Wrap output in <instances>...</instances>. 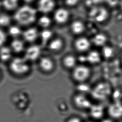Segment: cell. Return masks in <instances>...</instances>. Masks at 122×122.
I'll use <instances>...</instances> for the list:
<instances>
[{
    "mask_svg": "<svg viewBox=\"0 0 122 122\" xmlns=\"http://www.w3.org/2000/svg\"><path fill=\"white\" fill-rule=\"evenodd\" d=\"M38 13L36 7L32 5L23 4L14 11L13 19L18 25L29 26L36 21Z\"/></svg>",
    "mask_w": 122,
    "mask_h": 122,
    "instance_id": "cell-1",
    "label": "cell"
},
{
    "mask_svg": "<svg viewBox=\"0 0 122 122\" xmlns=\"http://www.w3.org/2000/svg\"><path fill=\"white\" fill-rule=\"evenodd\" d=\"M28 61L25 58L17 57L12 60L9 68L14 74L21 76L25 74L30 71V67Z\"/></svg>",
    "mask_w": 122,
    "mask_h": 122,
    "instance_id": "cell-2",
    "label": "cell"
},
{
    "mask_svg": "<svg viewBox=\"0 0 122 122\" xmlns=\"http://www.w3.org/2000/svg\"><path fill=\"white\" fill-rule=\"evenodd\" d=\"M52 14L53 20L59 25H64L67 23L71 16L69 8L64 5L57 6Z\"/></svg>",
    "mask_w": 122,
    "mask_h": 122,
    "instance_id": "cell-3",
    "label": "cell"
},
{
    "mask_svg": "<svg viewBox=\"0 0 122 122\" xmlns=\"http://www.w3.org/2000/svg\"><path fill=\"white\" fill-rule=\"evenodd\" d=\"M57 0H37L35 7L38 13L49 15L57 7Z\"/></svg>",
    "mask_w": 122,
    "mask_h": 122,
    "instance_id": "cell-4",
    "label": "cell"
},
{
    "mask_svg": "<svg viewBox=\"0 0 122 122\" xmlns=\"http://www.w3.org/2000/svg\"><path fill=\"white\" fill-rule=\"evenodd\" d=\"M91 75V70L87 66L80 65L76 66L73 70V79L78 82H82L88 78Z\"/></svg>",
    "mask_w": 122,
    "mask_h": 122,
    "instance_id": "cell-5",
    "label": "cell"
},
{
    "mask_svg": "<svg viewBox=\"0 0 122 122\" xmlns=\"http://www.w3.org/2000/svg\"><path fill=\"white\" fill-rule=\"evenodd\" d=\"M110 92V88L107 84L101 83L98 84L92 91V96L95 99H103Z\"/></svg>",
    "mask_w": 122,
    "mask_h": 122,
    "instance_id": "cell-6",
    "label": "cell"
},
{
    "mask_svg": "<svg viewBox=\"0 0 122 122\" xmlns=\"http://www.w3.org/2000/svg\"><path fill=\"white\" fill-rule=\"evenodd\" d=\"M89 17L94 21L101 23L104 21L107 17V12L102 8L92 9L89 13Z\"/></svg>",
    "mask_w": 122,
    "mask_h": 122,
    "instance_id": "cell-7",
    "label": "cell"
},
{
    "mask_svg": "<svg viewBox=\"0 0 122 122\" xmlns=\"http://www.w3.org/2000/svg\"><path fill=\"white\" fill-rule=\"evenodd\" d=\"M41 54V48L38 45H32L27 48L25 52L24 58L28 61H35Z\"/></svg>",
    "mask_w": 122,
    "mask_h": 122,
    "instance_id": "cell-8",
    "label": "cell"
},
{
    "mask_svg": "<svg viewBox=\"0 0 122 122\" xmlns=\"http://www.w3.org/2000/svg\"><path fill=\"white\" fill-rule=\"evenodd\" d=\"M74 102L78 107L81 109L90 108L92 105L87 97L82 93L77 95L75 97Z\"/></svg>",
    "mask_w": 122,
    "mask_h": 122,
    "instance_id": "cell-9",
    "label": "cell"
},
{
    "mask_svg": "<svg viewBox=\"0 0 122 122\" xmlns=\"http://www.w3.org/2000/svg\"><path fill=\"white\" fill-rule=\"evenodd\" d=\"M74 46L78 51L84 52L89 49L91 46V42L86 38L80 37L75 42Z\"/></svg>",
    "mask_w": 122,
    "mask_h": 122,
    "instance_id": "cell-10",
    "label": "cell"
},
{
    "mask_svg": "<svg viewBox=\"0 0 122 122\" xmlns=\"http://www.w3.org/2000/svg\"><path fill=\"white\" fill-rule=\"evenodd\" d=\"M23 38L28 42H33L36 40L39 36L38 30L36 28L31 27L27 29L23 32Z\"/></svg>",
    "mask_w": 122,
    "mask_h": 122,
    "instance_id": "cell-11",
    "label": "cell"
},
{
    "mask_svg": "<svg viewBox=\"0 0 122 122\" xmlns=\"http://www.w3.org/2000/svg\"><path fill=\"white\" fill-rule=\"evenodd\" d=\"M110 116L114 118H119L122 117V105L116 102L111 105L108 108Z\"/></svg>",
    "mask_w": 122,
    "mask_h": 122,
    "instance_id": "cell-12",
    "label": "cell"
},
{
    "mask_svg": "<svg viewBox=\"0 0 122 122\" xmlns=\"http://www.w3.org/2000/svg\"><path fill=\"white\" fill-rule=\"evenodd\" d=\"M39 65L42 71L46 72L52 71L54 68V63L53 61L48 57H43L40 59Z\"/></svg>",
    "mask_w": 122,
    "mask_h": 122,
    "instance_id": "cell-13",
    "label": "cell"
},
{
    "mask_svg": "<svg viewBox=\"0 0 122 122\" xmlns=\"http://www.w3.org/2000/svg\"><path fill=\"white\" fill-rule=\"evenodd\" d=\"M85 25L83 22L79 20H73L71 25V29L73 33L76 35L82 33L85 30Z\"/></svg>",
    "mask_w": 122,
    "mask_h": 122,
    "instance_id": "cell-14",
    "label": "cell"
},
{
    "mask_svg": "<svg viewBox=\"0 0 122 122\" xmlns=\"http://www.w3.org/2000/svg\"><path fill=\"white\" fill-rule=\"evenodd\" d=\"M53 18L50 17L47 14H41L40 16L38 17L36 21L38 25L44 29L49 28L52 23Z\"/></svg>",
    "mask_w": 122,
    "mask_h": 122,
    "instance_id": "cell-15",
    "label": "cell"
},
{
    "mask_svg": "<svg viewBox=\"0 0 122 122\" xmlns=\"http://www.w3.org/2000/svg\"><path fill=\"white\" fill-rule=\"evenodd\" d=\"M20 0H2L1 5L8 11H15L20 6Z\"/></svg>",
    "mask_w": 122,
    "mask_h": 122,
    "instance_id": "cell-16",
    "label": "cell"
},
{
    "mask_svg": "<svg viewBox=\"0 0 122 122\" xmlns=\"http://www.w3.org/2000/svg\"><path fill=\"white\" fill-rule=\"evenodd\" d=\"M12 51L10 47L2 46L0 47V60L3 62H7L11 58Z\"/></svg>",
    "mask_w": 122,
    "mask_h": 122,
    "instance_id": "cell-17",
    "label": "cell"
},
{
    "mask_svg": "<svg viewBox=\"0 0 122 122\" xmlns=\"http://www.w3.org/2000/svg\"><path fill=\"white\" fill-rule=\"evenodd\" d=\"M90 113L92 117L95 119H100L104 113L103 108L100 105H92L90 107Z\"/></svg>",
    "mask_w": 122,
    "mask_h": 122,
    "instance_id": "cell-18",
    "label": "cell"
},
{
    "mask_svg": "<svg viewBox=\"0 0 122 122\" xmlns=\"http://www.w3.org/2000/svg\"><path fill=\"white\" fill-rule=\"evenodd\" d=\"M86 61L92 64H96L101 61V55L97 51H92L90 52L86 56Z\"/></svg>",
    "mask_w": 122,
    "mask_h": 122,
    "instance_id": "cell-19",
    "label": "cell"
},
{
    "mask_svg": "<svg viewBox=\"0 0 122 122\" xmlns=\"http://www.w3.org/2000/svg\"><path fill=\"white\" fill-rule=\"evenodd\" d=\"M10 48L13 52L18 53H21L24 50V44L21 40L15 39L11 42Z\"/></svg>",
    "mask_w": 122,
    "mask_h": 122,
    "instance_id": "cell-20",
    "label": "cell"
},
{
    "mask_svg": "<svg viewBox=\"0 0 122 122\" xmlns=\"http://www.w3.org/2000/svg\"><path fill=\"white\" fill-rule=\"evenodd\" d=\"M63 42L60 38H55L52 40L49 45V48L51 51L54 52L59 51L63 48Z\"/></svg>",
    "mask_w": 122,
    "mask_h": 122,
    "instance_id": "cell-21",
    "label": "cell"
},
{
    "mask_svg": "<svg viewBox=\"0 0 122 122\" xmlns=\"http://www.w3.org/2000/svg\"><path fill=\"white\" fill-rule=\"evenodd\" d=\"M76 58L72 55H68L66 56L63 60V63L66 68H72L76 67Z\"/></svg>",
    "mask_w": 122,
    "mask_h": 122,
    "instance_id": "cell-22",
    "label": "cell"
},
{
    "mask_svg": "<svg viewBox=\"0 0 122 122\" xmlns=\"http://www.w3.org/2000/svg\"><path fill=\"white\" fill-rule=\"evenodd\" d=\"M107 41V38L105 35L99 33L94 36L92 39V43L96 46H101L104 45Z\"/></svg>",
    "mask_w": 122,
    "mask_h": 122,
    "instance_id": "cell-23",
    "label": "cell"
},
{
    "mask_svg": "<svg viewBox=\"0 0 122 122\" xmlns=\"http://www.w3.org/2000/svg\"><path fill=\"white\" fill-rule=\"evenodd\" d=\"M8 33L10 36L14 38H17L23 33L21 28L16 25H11L8 28Z\"/></svg>",
    "mask_w": 122,
    "mask_h": 122,
    "instance_id": "cell-24",
    "label": "cell"
},
{
    "mask_svg": "<svg viewBox=\"0 0 122 122\" xmlns=\"http://www.w3.org/2000/svg\"><path fill=\"white\" fill-rule=\"evenodd\" d=\"M11 18L10 15L5 13H0V27H6L10 25Z\"/></svg>",
    "mask_w": 122,
    "mask_h": 122,
    "instance_id": "cell-25",
    "label": "cell"
},
{
    "mask_svg": "<svg viewBox=\"0 0 122 122\" xmlns=\"http://www.w3.org/2000/svg\"><path fill=\"white\" fill-rule=\"evenodd\" d=\"M53 36V33L47 28L44 29L40 33V37L43 45L46 44L49 41Z\"/></svg>",
    "mask_w": 122,
    "mask_h": 122,
    "instance_id": "cell-26",
    "label": "cell"
},
{
    "mask_svg": "<svg viewBox=\"0 0 122 122\" xmlns=\"http://www.w3.org/2000/svg\"><path fill=\"white\" fill-rule=\"evenodd\" d=\"M81 0H63V5L70 9L78 6Z\"/></svg>",
    "mask_w": 122,
    "mask_h": 122,
    "instance_id": "cell-27",
    "label": "cell"
},
{
    "mask_svg": "<svg viewBox=\"0 0 122 122\" xmlns=\"http://www.w3.org/2000/svg\"><path fill=\"white\" fill-rule=\"evenodd\" d=\"M81 83L78 85L77 86V90L78 91L81 92L82 93H85L89 92L90 90V88L87 84L83 83L82 82H81Z\"/></svg>",
    "mask_w": 122,
    "mask_h": 122,
    "instance_id": "cell-28",
    "label": "cell"
},
{
    "mask_svg": "<svg viewBox=\"0 0 122 122\" xmlns=\"http://www.w3.org/2000/svg\"><path fill=\"white\" fill-rule=\"evenodd\" d=\"M102 54L106 58H109L111 57L113 54L112 49L109 47H105L102 49Z\"/></svg>",
    "mask_w": 122,
    "mask_h": 122,
    "instance_id": "cell-29",
    "label": "cell"
},
{
    "mask_svg": "<svg viewBox=\"0 0 122 122\" xmlns=\"http://www.w3.org/2000/svg\"><path fill=\"white\" fill-rule=\"evenodd\" d=\"M7 40L6 33L3 30L0 29V47L3 46Z\"/></svg>",
    "mask_w": 122,
    "mask_h": 122,
    "instance_id": "cell-30",
    "label": "cell"
},
{
    "mask_svg": "<svg viewBox=\"0 0 122 122\" xmlns=\"http://www.w3.org/2000/svg\"><path fill=\"white\" fill-rule=\"evenodd\" d=\"M23 3V4L32 5L33 3H35L36 1L37 0H20Z\"/></svg>",
    "mask_w": 122,
    "mask_h": 122,
    "instance_id": "cell-31",
    "label": "cell"
},
{
    "mask_svg": "<svg viewBox=\"0 0 122 122\" xmlns=\"http://www.w3.org/2000/svg\"><path fill=\"white\" fill-rule=\"evenodd\" d=\"M67 122H81V120L78 117H73L70 119Z\"/></svg>",
    "mask_w": 122,
    "mask_h": 122,
    "instance_id": "cell-32",
    "label": "cell"
},
{
    "mask_svg": "<svg viewBox=\"0 0 122 122\" xmlns=\"http://www.w3.org/2000/svg\"><path fill=\"white\" fill-rule=\"evenodd\" d=\"M102 122H112V121H111L110 120H108V119H106L104 120L103 121H102Z\"/></svg>",
    "mask_w": 122,
    "mask_h": 122,
    "instance_id": "cell-33",
    "label": "cell"
},
{
    "mask_svg": "<svg viewBox=\"0 0 122 122\" xmlns=\"http://www.w3.org/2000/svg\"><path fill=\"white\" fill-rule=\"evenodd\" d=\"M121 8L122 9V0H121Z\"/></svg>",
    "mask_w": 122,
    "mask_h": 122,
    "instance_id": "cell-34",
    "label": "cell"
},
{
    "mask_svg": "<svg viewBox=\"0 0 122 122\" xmlns=\"http://www.w3.org/2000/svg\"><path fill=\"white\" fill-rule=\"evenodd\" d=\"M0 75H1V74H0Z\"/></svg>",
    "mask_w": 122,
    "mask_h": 122,
    "instance_id": "cell-35",
    "label": "cell"
}]
</instances>
